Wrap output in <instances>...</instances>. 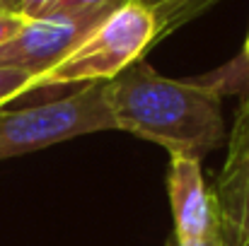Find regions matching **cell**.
Masks as SVG:
<instances>
[{
    "label": "cell",
    "mask_w": 249,
    "mask_h": 246,
    "mask_svg": "<svg viewBox=\"0 0 249 246\" xmlns=\"http://www.w3.org/2000/svg\"><path fill=\"white\" fill-rule=\"evenodd\" d=\"M104 101L116 131L150 140L172 155L203 160L225 143L223 99L201 80H172L136 61L104 82Z\"/></svg>",
    "instance_id": "6da1fadb"
},
{
    "label": "cell",
    "mask_w": 249,
    "mask_h": 246,
    "mask_svg": "<svg viewBox=\"0 0 249 246\" xmlns=\"http://www.w3.org/2000/svg\"><path fill=\"white\" fill-rule=\"evenodd\" d=\"M155 44V22L138 0L116 5L56 66L29 82L27 94L68 84L109 82Z\"/></svg>",
    "instance_id": "7a4b0ae2"
},
{
    "label": "cell",
    "mask_w": 249,
    "mask_h": 246,
    "mask_svg": "<svg viewBox=\"0 0 249 246\" xmlns=\"http://www.w3.org/2000/svg\"><path fill=\"white\" fill-rule=\"evenodd\" d=\"M104 131H116L104 101V82L83 84L68 97L29 109H0V162Z\"/></svg>",
    "instance_id": "3957f363"
},
{
    "label": "cell",
    "mask_w": 249,
    "mask_h": 246,
    "mask_svg": "<svg viewBox=\"0 0 249 246\" xmlns=\"http://www.w3.org/2000/svg\"><path fill=\"white\" fill-rule=\"evenodd\" d=\"M116 5L73 15H46L39 19H29L27 27L12 41L0 46V68L24 70L32 78L41 75L44 70L56 66L66 53H71Z\"/></svg>",
    "instance_id": "277c9868"
},
{
    "label": "cell",
    "mask_w": 249,
    "mask_h": 246,
    "mask_svg": "<svg viewBox=\"0 0 249 246\" xmlns=\"http://www.w3.org/2000/svg\"><path fill=\"white\" fill-rule=\"evenodd\" d=\"M213 198L220 230L249 244V89L242 94L228 135L225 162L215 179Z\"/></svg>",
    "instance_id": "5b68a950"
},
{
    "label": "cell",
    "mask_w": 249,
    "mask_h": 246,
    "mask_svg": "<svg viewBox=\"0 0 249 246\" xmlns=\"http://www.w3.org/2000/svg\"><path fill=\"white\" fill-rule=\"evenodd\" d=\"M167 186H169V200L174 213L177 244L201 242L220 227L213 191H208L203 181L201 160L172 155Z\"/></svg>",
    "instance_id": "8992f818"
},
{
    "label": "cell",
    "mask_w": 249,
    "mask_h": 246,
    "mask_svg": "<svg viewBox=\"0 0 249 246\" xmlns=\"http://www.w3.org/2000/svg\"><path fill=\"white\" fill-rule=\"evenodd\" d=\"M155 22V44L196 19L220 0H138Z\"/></svg>",
    "instance_id": "52a82bcc"
},
{
    "label": "cell",
    "mask_w": 249,
    "mask_h": 246,
    "mask_svg": "<svg viewBox=\"0 0 249 246\" xmlns=\"http://www.w3.org/2000/svg\"><path fill=\"white\" fill-rule=\"evenodd\" d=\"M198 78L206 82L220 99L245 94L249 89V32L245 44H242V51L232 61H228L225 66H220V68H215L206 75H198Z\"/></svg>",
    "instance_id": "ba28073f"
},
{
    "label": "cell",
    "mask_w": 249,
    "mask_h": 246,
    "mask_svg": "<svg viewBox=\"0 0 249 246\" xmlns=\"http://www.w3.org/2000/svg\"><path fill=\"white\" fill-rule=\"evenodd\" d=\"M32 80H34V78H32L29 73H24V70L0 68V109H2L7 101H15V99L24 97Z\"/></svg>",
    "instance_id": "9c48e42d"
},
{
    "label": "cell",
    "mask_w": 249,
    "mask_h": 246,
    "mask_svg": "<svg viewBox=\"0 0 249 246\" xmlns=\"http://www.w3.org/2000/svg\"><path fill=\"white\" fill-rule=\"evenodd\" d=\"M27 17H22L19 12L12 10H0V46H5L7 41H12L24 27H27Z\"/></svg>",
    "instance_id": "30bf717a"
},
{
    "label": "cell",
    "mask_w": 249,
    "mask_h": 246,
    "mask_svg": "<svg viewBox=\"0 0 249 246\" xmlns=\"http://www.w3.org/2000/svg\"><path fill=\"white\" fill-rule=\"evenodd\" d=\"M121 0H58L49 15H73V12H87V10H99L116 5Z\"/></svg>",
    "instance_id": "8fae6325"
},
{
    "label": "cell",
    "mask_w": 249,
    "mask_h": 246,
    "mask_svg": "<svg viewBox=\"0 0 249 246\" xmlns=\"http://www.w3.org/2000/svg\"><path fill=\"white\" fill-rule=\"evenodd\" d=\"M58 0H12V12H19L27 19L46 17Z\"/></svg>",
    "instance_id": "7c38bea8"
},
{
    "label": "cell",
    "mask_w": 249,
    "mask_h": 246,
    "mask_svg": "<svg viewBox=\"0 0 249 246\" xmlns=\"http://www.w3.org/2000/svg\"><path fill=\"white\" fill-rule=\"evenodd\" d=\"M172 246H223V234H220V227H218L215 232H211L201 242H191V244H177V242H172Z\"/></svg>",
    "instance_id": "4fadbf2b"
},
{
    "label": "cell",
    "mask_w": 249,
    "mask_h": 246,
    "mask_svg": "<svg viewBox=\"0 0 249 246\" xmlns=\"http://www.w3.org/2000/svg\"><path fill=\"white\" fill-rule=\"evenodd\" d=\"M220 234H223V246H249V244H242V242H237L232 234H228V232H223L220 230Z\"/></svg>",
    "instance_id": "5bb4252c"
},
{
    "label": "cell",
    "mask_w": 249,
    "mask_h": 246,
    "mask_svg": "<svg viewBox=\"0 0 249 246\" xmlns=\"http://www.w3.org/2000/svg\"><path fill=\"white\" fill-rule=\"evenodd\" d=\"M0 10H12V0H0Z\"/></svg>",
    "instance_id": "9a60e30c"
}]
</instances>
